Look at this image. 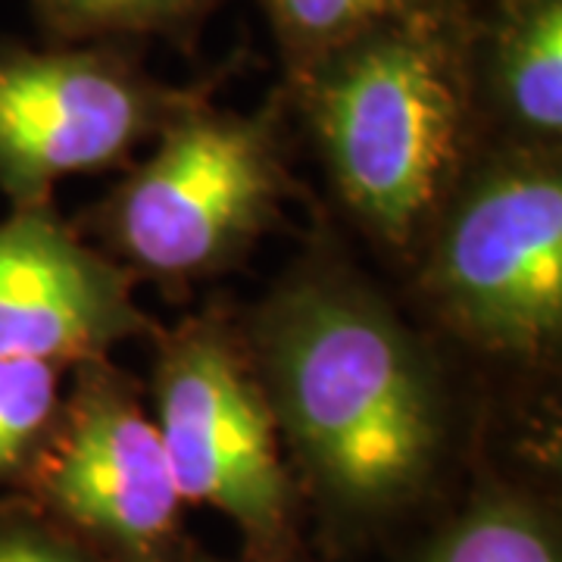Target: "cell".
Masks as SVG:
<instances>
[{"label": "cell", "mask_w": 562, "mask_h": 562, "mask_svg": "<svg viewBox=\"0 0 562 562\" xmlns=\"http://www.w3.org/2000/svg\"><path fill=\"white\" fill-rule=\"evenodd\" d=\"M262 391L294 457L347 516L419 494L441 447L431 375L382 303L344 281H301L257 325Z\"/></svg>", "instance_id": "1"}, {"label": "cell", "mask_w": 562, "mask_h": 562, "mask_svg": "<svg viewBox=\"0 0 562 562\" xmlns=\"http://www.w3.org/2000/svg\"><path fill=\"white\" fill-rule=\"evenodd\" d=\"M460 7L375 29L297 85L331 176L372 232L403 244L460 154L469 76Z\"/></svg>", "instance_id": "2"}, {"label": "cell", "mask_w": 562, "mask_h": 562, "mask_svg": "<svg viewBox=\"0 0 562 562\" xmlns=\"http://www.w3.org/2000/svg\"><path fill=\"white\" fill-rule=\"evenodd\" d=\"M157 138L150 160L106 206V235L147 276H210L276 220L284 194L279 110L244 116L191 98Z\"/></svg>", "instance_id": "3"}, {"label": "cell", "mask_w": 562, "mask_h": 562, "mask_svg": "<svg viewBox=\"0 0 562 562\" xmlns=\"http://www.w3.org/2000/svg\"><path fill=\"white\" fill-rule=\"evenodd\" d=\"M76 369V387L22 479L25 501L91 562H191L157 422L101 357Z\"/></svg>", "instance_id": "4"}, {"label": "cell", "mask_w": 562, "mask_h": 562, "mask_svg": "<svg viewBox=\"0 0 562 562\" xmlns=\"http://www.w3.org/2000/svg\"><path fill=\"white\" fill-rule=\"evenodd\" d=\"M157 431L184 503L213 506L238 525L247 560L294 553V484L276 443L260 379L213 322H188L162 341Z\"/></svg>", "instance_id": "5"}, {"label": "cell", "mask_w": 562, "mask_h": 562, "mask_svg": "<svg viewBox=\"0 0 562 562\" xmlns=\"http://www.w3.org/2000/svg\"><path fill=\"white\" fill-rule=\"evenodd\" d=\"M428 284L469 341L535 357L562 328V181L541 157L494 162L447 222Z\"/></svg>", "instance_id": "6"}, {"label": "cell", "mask_w": 562, "mask_h": 562, "mask_svg": "<svg viewBox=\"0 0 562 562\" xmlns=\"http://www.w3.org/2000/svg\"><path fill=\"white\" fill-rule=\"evenodd\" d=\"M191 98L103 44L0 41V188L44 206L57 181L120 162Z\"/></svg>", "instance_id": "7"}, {"label": "cell", "mask_w": 562, "mask_h": 562, "mask_svg": "<svg viewBox=\"0 0 562 562\" xmlns=\"http://www.w3.org/2000/svg\"><path fill=\"white\" fill-rule=\"evenodd\" d=\"M150 328L132 276L81 247L47 206L0 222V360H98Z\"/></svg>", "instance_id": "8"}, {"label": "cell", "mask_w": 562, "mask_h": 562, "mask_svg": "<svg viewBox=\"0 0 562 562\" xmlns=\"http://www.w3.org/2000/svg\"><path fill=\"white\" fill-rule=\"evenodd\" d=\"M484 66L506 120L535 138L560 135L562 0H501Z\"/></svg>", "instance_id": "9"}, {"label": "cell", "mask_w": 562, "mask_h": 562, "mask_svg": "<svg viewBox=\"0 0 562 562\" xmlns=\"http://www.w3.org/2000/svg\"><path fill=\"white\" fill-rule=\"evenodd\" d=\"M294 79L375 29L438 13L457 0H262Z\"/></svg>", "instance_id": "10"}, {"label": "cell", "mask_w": 562, "mask_h": 562, "mask_svg": "<svg viewBox=\"0 0 562 562\" xmlns=\"http://www.w3.org/2000/svg\"><path fill=\"white\" fill-rule=\"evenodd\" d=\"M419 562H562L550 519L519 494H482L443 528Z\"/></svg>", "instance_id": "11"}, {"label": "cell", "mask_w": 562, "mask_h": 562, "mask_svg": "<svg viewBox=\"0 0 562 562\" xmlns=\"http://www.w3.org/2000/svg\"><path fill=\"white\" fill-rule=\"evenodd\" d=\"M57 362L0 360V484H22L60 416Z\"/></svg>", "instance_id": "12"}, {"label": "cell", "mask_w": 562, "mask_h": 562, "mask_svg": "<svg viewBox=\"0 0 562 562\" xmlns=\"http://www.w3.org/2000/svg\"><path fill=\"white\" fill-rule=\"evenodd\" d=\"M220 0H32L41 25L66 44L128 35H176Z\"/></svg>", "instance_id": "13"}, {"label": "cell", "mask_w": 562, "mask_h": 562, "mask_svg": "<svg viewBox=\"0 0 562 562\" xmlns=\"http://www.w3.org/2000/svg\"><path fill=\"white\" fill-rule=\"evenodd\" d=\"M0 562H91L29 501L0 506Z\"/></svg>", "instance_id": "14"}, {"label": "cell", "mask_w": 562, "mask_h": 562, "mask_svg": "<svg viewBox=\"0 0 562 562\" xmlns=\"http://www.w3.org/2000/svg\"><path fill=\"white\" fill-rule=\"evenodd\" d=\"M191 562H220V560H203V557H191ZM244 562H257V560H244Z\"/></svg>", "instance_id": "15"}]
</instances>
